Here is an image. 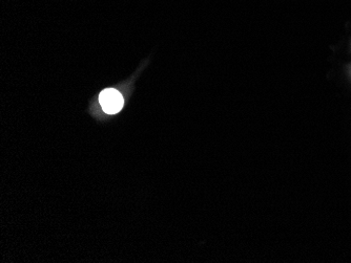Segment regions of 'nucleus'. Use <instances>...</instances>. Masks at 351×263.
I'll return each mask as SVG.
<instances>
[{"label":"nucleus","mask_w":351,"mask_h":263,"mask_svg":"<svg viewBox=\"0 0 351 263\" xmlns=\"http://www.w3.org/2000/svg\"><path fill=\"white\" fill-rule=\"evenodd\" d=\"M99 103L102 109L108 114H115L121 110L124 104L123 96L121 93L114 89H104L99 95Z\"/></svg>","instance_id":"f257e3e1"}]
</instances>
